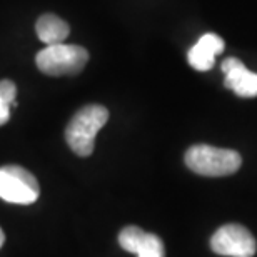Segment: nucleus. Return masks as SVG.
Masks as SVG:
<instances>
[{"label":"nucleus","instance_id":"obj_1","mask_svg":"<svg viewBox=\"0 0 257 257\" xmlns=\"http://www.w3.org/2000/svg\"><path fill=\"white\" fill-rule=\"evenodd\" d=\"M109 120V110L104 105L89 104L74 114L65 128V141L80 157H89L94 152L95 136Z\"/></svg>","mask_w":257,"mask_h":257},{"label":"nucleus","instance_id":"obj_2","mask_svg":"<svg viewBox=\"0 0 257 257\" xmlns=\"http://www.w3.org/2000/svg\"><path fill=\"white\" fill-rule=\"evenodd\" d=\"M186 166L192 172L205 177H224L237 172L242 166V157L232 149H220L197 144L187 149Z\"/></svg>","mask_w":257,"mask_h":257},{"label":"nucleus","instance_id":"obj_3","mask_svg":"<svg viewBox=\"0 0 257 257\" xmlns=\"http://www.w3.org/2000/svg\"><path fill=\"white\" fill-rule=\"evenodd\" d=\"M87 60H89V52L80 45L55 44L40 50L35 57V64L44 74L60 77L80 74L87 65Z\"/></svg>","mask_w":257,"mask_h":257},{"label":"nucleus","instance_id":"obj_4","mask_svg":"<svg viewBox=\"0 0 257 257\" xmlns=\"http://www.w3.org/2000/svg\"><path fill=\"white\" fill-rule=\"evenodd\" d=\"M40 195V187L34 174L20 166L0 167V199L5 202L29 205Z\"/></svg>","mask_w":257,"mask_h":257},{"label":"nucleus","instance_id":"obj_5","mask_svg":"<svg viewBox=\"0 0 257 257\" xmlns=\"http://www.w3.org/2000/svg\"><path fill=\"white\" fill-rule=\"evenodd\" d=\"M210 249L225 257H252L257 250V242L244 225L225 224L210 237Z\"/></svg>","mask_w":257,"mask_h":257},{"label":"nucleus","instance_id":"obj_6","mask_svg":"<svg viewBox=\"0 0 257 257\" xmlns=\"http://www.w3.org/2000/svg\"><path fill=\"white\" fill-rule=\"evenodd\" d=\"M119 244L127 252L137 254V257H166L162 239L137 225H127L120 230Z\"/></svg>","mask_w":257,"mask_h":257},{"label":"nucleus","instance_id":"obj_7","mask_svg":"<svg viewBox=\"0 0 257 257\" xmlns=\"http://www.w3.org/2000/svg\"><path fill=\"white\" fill-rule=\"evenodd\" d=\"M225 75V87L235 92L239 97H257V74L250 72L239 59L229 57L222 62Z\"/></svg>","mask_w":257,"mask_h":257},{"label":"nucleus","instance_id":"obj_8","mask_svg":"<svg viewBox=\"0 0 257 257\" xmlns=\"http://www.w3.org/2000/svg\"><path fill=\"white\" fill-rule=\"evenodd\" d=\"M224 47H225V44L222 37H219V35H215V34H205L197 40V44L189 50L187 60L195 70H199V72L210 70L215 62V57L224 52Z\"/></svg>","mask_w":257,"mask_h":257},{"label":"nucleus","instance_id":"obj_9","mask_svg":"<svg viewBox=\"0 0 257 257\" xmlns=\"http://www.w3.org/2000/svg\"><path fill=\"white\" fill-rule=\"evenodd\" d=\"M35 32H37L39 39L47 45L64 44V40L69 37L70 27L69 24L54 14H44L39 17L37 24H35Z\"/></svg>","mask_w":257,"mask_h":257},{"label":"nucleus","instance_id":"obj_10","mask_svg":"<svg viewBox=\"0 0 257 257\" xmlns=\"http://www.w3.org/2000/svg\"><path fill=\"white\" fill-rule=\"evenodd\" d=\"M15 97H17V87L12 80H0V99L4 102H7L9 105H17V100H15Z\"/></svg>","mask_w":257,"mask_h":257},{"label":"nucleus","instance_id":"obj_11","mask_svg":"<svg viewBox=\"0 0 257 257\" xmlns=\"http://www.w3.org/2000/svg\"><path fill=\"white\" fill-rule=\"evenodd\" d=\"M10 119V105L0 99V125L7 124Z\"/></svg>","mask_w":257,"mask_h":257},{"label":"nucleus","instance_id":"obj_12","mask_svg":"<svg viewBox=\"0 0 257 257\" xmlns=\"http://www.w3.org/2000/svg\"><path fill=\"white\" fill-rule=\"evenodd\" d=\"M4 242H5V234H4V230L0 229V247L4 245Z\"/></svg>","mask_w":257,"mask_h":257}]
</instances>
